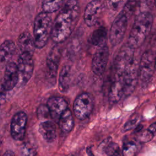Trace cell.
Masks as SVG:
<instances>
[{
    "label": "cell",
    "instance_id": "obj_1",
    "mask_svg": "<svg viewBox=\"0 0 156 156\" xmlns=\"http://www.w3.org/2000/svg\"><path fill=\"white\" fill-rule=\"evenodd\" d=\"M79 12L77 0L67 1L52 24L51 37L54 43L59 44L68 39L77 23Z\"/></svg>",
    "mask_w": 156,
    "mask_h": 156
},
{
    "label": "cell",
    "instance_id": "obj_2",
    "mask_svg": "<svg viewBox=\"0 0 156 156\" xmlns=\"http://www.w3.org/2000/svg\"><path fill=\"white\" fill-rule=\"evenodd\" d=\"M152 23L153 16L150 12H140L134 20L127 44L133 49L139 48L149 34Z\"/></svg>",
    "mask_w": 156,
    "mask_h": 156
},
{
    "label": "cell",
    "instance_id": "obj_3",
    "mask_svg": "<svg viewBox=\"0 0 156 156\" xmlns=\"http://www.w3.org/2000/svg\"><path fill=\"white\" fill-rule=\"evenodd\" d=\"M52 19L49 13L41 12L36 16L34 24V40L35 48L44 47L51 37Z\"/></svg>",
    "mask_w": 156,
    "mask_h": 156
},
{
    "label": "cell",
    "instance_id": "obj_4",
    "mask_svg": "<svg viewBox=\"0 0 156 156\" xmlns=\"http://www.w3.org/2000/svg\"><path fill=\"white\" fill-rule=\"evenodd\" d=\"M31 55L26 52H21L18 57L16 66L18 74V87L24 86L31 78L34 68V62Z\"/></svg>",
    "mask_w": 156,
    "mask_h": 156
},
{
    "label": "cell",
    "instance_id": "obj_5",
    "mask_svg": "<svg viewBox=\"0 0 156 156\" xmlns=\"http://www.w3.org/2000/svg\"><path fill=\"white\" fill-rule=\"evenodd\" d=\"M155 71V55L152 51H146L138 64V77L143 85H147L151 80Z\"/></svg>",
    "mask_w": 156,
    "mask_h": 156
},
{
    "label": "cell",
    "instance_id": "obj_6",
    "mask_svg": "<svg viewBox=\"0 0 156 156\" xmlns=\"http://www.w3.org/2000/svg\"><path fill=\"white\" fill-rule=\"evenodd\" d=\"M129 19L128 16L121 11L112 23L109 32V40L113 46L122 41L127 30Z\"/></svg>",
    "mask_w": 156,
    "mask_h": 156
},
{
    "label": "cell",
    "instance_id": "obj_7",
    "mask_svg": "<svg viewBox=\"0 0 156 156\" xmlns=\"http://www.w3.org/2000/svg\"><path fill=\"white\" fill-rule=\"evenodd\" d=\"M93 105L94 102L91 95L88 93H82L74 100L73 104L74 113L78 119H85L91 114Z\"/></svg>",
    "mask_w": 156,
    "mask_h": 156
},
{
    "label": "cell",
    "instance_id": "obj_8",
    "mask_svg": "<svg viewBox=\"0 0 156 156\" xmlns=\"http://www.w3.org/2000/svg\"><path fill=\"white\" fill-rule=\"evenodd\" d=\"M91 62V70L97 76H102L105 72L109 57V50L107 44L97 47Z\"/></svg>",
    "mask_w": 156,
    "mask_h": 156
},
{
    "label": "cell",
    "instance_id": "obj_9",
    "mask_svg": "<svg viewBox=\"0 0 156 156\" xmlns=\"http://www.w3.org/2000/svg\"><path fill=\"white\" fill-rule=\"evenodd\" d=\"M27 119V115L24 112H17L12 117L10 124V133L15 140L21 141L24 139Z\"/></svg>",
    "mask_w": 156,
    "mask_h": 156
},
{
    "label": "cell",
    "instance_id": "obj_10",
    "mask_svg": "<svg viewBox=\"0 0 156 156\" xmlns=\"http://www.w3.org/2000/svg\"><path fill=\"white\" fill-rule=\"evenodd\" d=\"M102 10V3L101 0H92L85 7L83 20L88 27L96 25L99 20Z\"/></svg>",
    "mask_w": 156,
    "mask_h": 156
},
{
    "label": "cell",
    "instance_id": "obj_11",
    "mask_svg": "<svg viewBox=\"0 0 156 156\" xmlns=\"http://www.w3.org/2000/svg\"><path fill=\"white\" fill-rule=\"evenodd\" d=\"M18 74L16 64L14 62H9L6 65L3 80L2 90L5 91H10L17 86Z\"/></svg>",
    "mask_w": 156,
    "mask_h": 156
},
{
    "label": "cell",
    "instance_id": "obj_12",
    "mask_svg": "<svg viewBox=\"0 0 156 156\" xmlns=\"http://www.w3.org/2000/svg\"><path fill=\"white\" fill-rule=\"evenodd\" d=\"M50 116L54 121H58L62 114L68 109L67 102L62 97H52L47 102Z\"/></svg>",
    "mask_w": 156,
    "mask_h": 156
},
{
    "label": "cell",
    "instance_id": "obj_13",
    "mask_svg": "<svg viewBox=\"0 0 156 156\" xmlns=\"http://www.w3.org/2000/svg\"><path fill=\"white\" fill-rule=\"evenodd\" d=\"M60 57L61 53L59 48L57 46L53 47L48 54L46 59V65L49 74L52 77H55L57 74Z\"/></svg>",
    "mask_w": 156,
    "mask_h": 156
},
{
    "label": "cell",
    "instance_id": "obj_14",
    "mask_svg": "<svg viewBox=\"0 0 156 156\" xmlns=\"http://www.w3.org/2000/svg\"><path fill=\"white\" fill-rule=\"evenodd\" d=\"M18 45L21 52L29 53L33 55L35 46L34 38L28 32L21 33L18 39Z\"/></svg>",
    "mask_w": 156,
    "mask_h": 156
},
{
    "label": "cell",
    "instance_id": "obj_15",
    "mask_svg": "<svg viewBox=\"0 0 156 156\" xmlns=\"http://www.w3.org/2000/svg\"><path fill=\"white\" fill-rule=\"evenodd\" d=\"M16 45L11 40H6L0 46V63L7 64L13 57Z\"/></svg>",
    "mask_w": 156,
    "mask_h": 156
},
{
    "label": "cell",
    "instance_id": "obj_16",
    "mask_svg": "<svg viewBox=\"0 0 156 156\" xmlns=\"http://www.w3.org/2000/svg\"><path fill=\"white\" fill-rule=\"evenodd\" d=\"M38 132L47 142L51 143L56 138L55 126L51 121H45L41 122L38 127Z\"/></svg>",
    "mask_w": 156,
    "mask_h": 156
},
{
    "label": "cell",
    "instance_id": "obj_17",
    "mask_svg": "<svg viewBox=\"0 0 156 156\" xmlns=\"http://www.w3.org/2000/svg\"><path fill=\"white\" fill-rule=\"evenodd\" d=\"M71 68L69 65L63 66L59 73L58 88L62 92H66L71 85Z\"/></svg>",
    "mask_w": 156,
    "mask_h": 156
},
{
    "label": "cell",
    "instance_id": "obj_18",
    "mask_svg": "<svg viewBox=\"0 0 156 156\" xmlns=\"http://www.w3.org/2000/svg\"><path fill=\"white\" fill-rule=\"evenodd\" d=\"M60 128L65 132L72 130L74 126V120L72 113L69 109L66 110L60 116L58 120Z\"/></svg>",
    "mask_w": 156,
    "mask_h": 156
},
{
    "label": "cell",
    "instance_id": "obj_19",
    "mask_svg": "<svg viewBox=\"0 0 156 156\" xmlns=\"http://www.w3.org/2000/svg\"><path fill=\"white\" fill-rule=\"evenodd\" d=\"M107 38V32L104 27H100L93 31L91 36V43L98 47L105 44Z\"/></svg>",
    "mask_w": 156,
    "mask_h": 156
},
{
    "label": "cell",
    "instance_id": "obj_20",
    "mask_svg": "<svg viewBox=\"0 0 156 156\" xmlns=\"http://www.w3.org/2000/svg\"><path fill=\"white\" fill-rule=\"evenodd\" d=\"M64 0H43L42 9L43 12L51 13L55 12L63 5Z\"/></svg>",
    "mask_w": 156,
    "mask_h": 156
},
{
    "label": "cell",
    "instance_id": "obj_21",
    "mask_svg": "<svg viewBox=\"0 0 156 156\" xmlns=\"http://www.w3.org/2000/svg\"><path fill=\"white\" fill-rule=\"evenodd\" d=\"M138 149V146L136 142L127 141L124 143L121 154L122 156H136Z\"/></svg>",
    "mask_w": 156,
    "mask_h": 156
},
{
    "label": "cell",
    "instance_id": "obj_22",
    "mask_svg": "<svg viewBox=\"0 0 156 156\" xmlns=\"http://www.w3.org/2000/svg\"><path fill=\"white\" fill-rule=\"evenodd\" d=\"M20 152L22 156H36L37 154L35 147L29 142L25 143L21 146Z\"/></svg>",
    "mask_w": 156,
    "mask_h": 156
},
{
    "label": "cell",
    "instance_id": "obj_23",
    "mask_svg": "<svg viewBox=\"0 0 156 156\" xmlns=\"http://www.w3.org/2000/svg\"><path fill=\"white\" fill-rule=\"evenodd\" d=\"M105 151L108 156H121V151L119 145L114 142L109 143L105 148Z\"/></svg>",
    "mask_w": 156,
    "mask_h": 156
},
{
    "label": "cell",
    "instance_id": "obj_24",
    "mask_svg": "<svg viewBox=\"0 0 156 156\" xmlns=\"http://www.w3.org/2000/svg\"><path fill=\"white\" fill-rule=\"evenodd\" d=\"M136 138L137 141L143 143H146L151 141L154 136V134L148 129L143 130H141L138 132H136Z\"/></svg>",
    "mask_w": 156,
    "mask_h": 156
},
{
    "label": "cell",
    "instance_id": "obj_25",
    "mask_svg": "<svg viewBox=\"0 0 156 156\" xmlns=\"http://www.w3.org/2000/svg\"><path fill=\"white\" fill-rule=\"evenodd\" d=\"M138 2V0H128L121 11L124 12L129 18L134 12Z\"/></svg>",
    "mask_w": 156,
    "mask_h": 156
},
{
    "label": "cell",
    "instance_id": "obj_26",
    "mask_svg": "<svg viewBox=\"0 0 156 156\" xmlns=\"http://www.w3.org/2000/svg\"><path fill=\"white\" fill-rule=\"evenodd\" d=\"M155 4V0H141L140 9L141 12H150Z\"/></svg>",
    "mask_w": 156,
    "mask_h": 156
},
{
    "label": "cell",
    "instance_id": "obj_27",
    "mask_svg": "<svg viewBox=\"0 0 156 156\" xmlns=\"http://www.w3.org/2000/svg\"><path fill=\"white\" fill-rule=\"evenodd\" d=\"M37 115L39 119H46L50 116L49 112L46 105H41L37 110Z\"/></svg>",
    "mask_w": 156,
    "mask_h": 156
},
{
    "label": "cell",
    "instance_id": "obj_28",
    "mask_svg": "<svg viewBox=\"0 0 156 156\" xmlns=\"http://www.w3.org/2000/svg\"><path fill=\"white\" fill-rule=\"evenodd\" d=\"M138 120L136 118H134L132 119H130V121H127L123 127L124 131H127L129 130H131L132 129H135L136 127L139 124H138Z\"/></svg>",
    "mask_w": 156,
    "mask_h": 156
},
{
    "label": "cell",
    "instance_id": "obj_29",
    "mask_svg": "<svg viewBox=\"0 0 156 156\" xmlns=\"http://www.w3.org/2000/svg\"><path fill=\"white\" fill-rule=\"evenodd\" d=\"M121 1L122 0H108V4L112 10H116Z\"/></svg>",
    "mask_w": 156,
    "mask_h": 156
},
{
    "label": "cell",
    "instance_id": "obj_30",
    "mask_svg": "<svg viewBox=\"0 0 156 156\" xmlns=\"http://www.w3.org/2000/svg\"><path fill=\"white\" fill-rule=\"evenodd\" d=\"M155 122H154L153 124H152L149 128L147 129L148 130H149L152 133H153L154 134H155V128H156V126H155Z\"/></svg>",
    "mask_w": 156,
    "mask_h": 156
},
{
    "label": "cell",
    "instance_id": "obj_31",
    "mask_svg": "<svg viewBox=\"0 0 156 156\" xmlns=\"http://www.w3.org/2000/svg\"><path fill=\"white\" fill-rule=\"evenodd\" d=\"M3 156H15V154L12 151L7 150L4 152Z\"/></svg>",
    "mask_w": 156,
    "mask_h": 156
},
{
    "label": "cell",
    "instance_id": "obj_32",
    "mask_svg": "<svg viewBox=\"0 0 156 156\" xmlns=\"http://www.w3.org/2000/svg\"><path fill=\"white\" fill-rule=\"evenodd\" d=\"M87 152L88 156H94L92 152H91V147H88V148L87 149Z\"/></svg>",
    "mask_w": 156,
    "mask_h": 156
},
{
    "label": "cell",
    "instance_id": "obj_33",
    "mask_svg": "<svg viewBox=\"0 0 156 156\" xmlns=\"http://www.w3.org/2000/svg\"><path fill=\"white\" fill-rule=\"evenodd\" d=\"M68 156H73V155H68Z\"/></svg>",
    "mask_w": 156,
    "mask_h": 156
}]
</instances>
